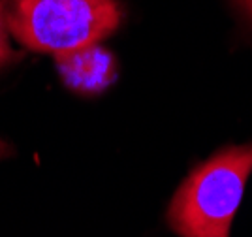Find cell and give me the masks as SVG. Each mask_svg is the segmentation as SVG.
<instances>
[{
  "label": "cell",
  "instance_id": "obj_1",
  "mask_svg": "<svg viewBox=\"0 0 252 237\" xmlns=\"http://www.w3.org/2000/svg\"><path fill=\"white\" fill-rule=\"evenodd\" d=\"M252 173V145L228 147L198 166L169 205L181 237H230L231 220Z\"/></svg>",
  "mask_w": 252,
  "mask_h": 237
},
{
  "label": "cell",
  "instance_id": "obj_2",
  "mask_svg": "<svg viewBox=\"0 0 252 237\" xmlns=\"http://www.w3.org/2000/svg\"><path fill=\"white\" fill-rule=\"evenodd\" d=\"M10 32L32 51L61 55L93 45L117 31V0H2Z\"/></svg>",
  "mask_w": 252,
  "mask_h": 237
},
{
  "label": "cell",
  "instance_id": "obj_3",
  "mask_svg": "<svg viewBox=\"0 0 252 237\" xmlns=\"http://www.w3.org/2000/svg\"><path fill=\"white\" fill-rule=\"evenodd\" d=\"M63 81L79 94H98L117 77L115 57L105 47L93 43L55 55Z\"/></svg>",
  "mask_w": 252,
  "mask_h": 237
},
{
  "label": "cell",
  "instance_id": "obj_4",
  "mask_svg": "<svg viewBox=\"0 0 252 237\" xmlns=\"http://www.w3.org/2000/svg\"><path fill=\"white\" fill-rule=\"evenodd\" d=\"M8 34H10V29H8V21H6V13H4V4L0 0V66L17 59V55L10 47Z\"/></svg>",
  "mask_w": 252,
  "mask_h": 237
},
{
  "label": "cell",
  "instance_id": "obj_5",
  "mask_svg": "<svg viewBox=\"0 0 252 237\" xmlns=\"http://www.w3.org/2000/svg\"><path fill=\"white\" fill-rule=\"evenodd\" d=\"M237 2H239L243 8H245V10H247L252 15V0H237Z\"/></svg>",
  "mask_w": 252,
  "mask_h": 237
},
{
  "label": "cell",
  "instance_id": "obj_6",
  "mask_svg": "<svg viewBox=\"0 0 252 237\" xmlns=\"http://www.w3.org/2000/svg\"><path fill=\"white\" fill-rule=\"evenodd\" d=\"M8 151H10V147L4 143L2 139H0V156H4V155H8Z\"/></svg>",
  "mask_w": 252,
  "mask_h": 237
}]
</instances>
